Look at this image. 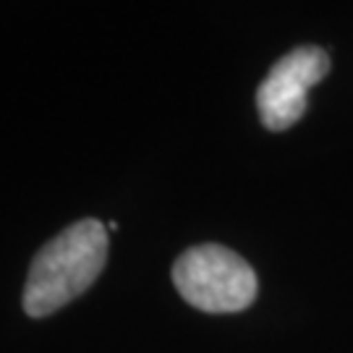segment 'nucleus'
I'll return each mask as SVG.
<instances>
[{
    "label": "nucleus",
    "mask_w": 353,
    "mask_h": 353,
    "mask_svg": "<svg viewBox=\"0 0 353 353\" xmlns=\"http://www.w3.org/2000/svg\"><path fill=\"white\" fill-rule=\"evenodd\" d=\"M108 259V228L94 217L76 220L37 252L24 285V312L48 316L100 278Z\"/></svg>",
    "instance_id": "nucleus-1"
},
{
    "label": "nucleus",
    "mask_w": 353,
    "mask_h": 353,
    "mask_svg": "<svg viewBox=\"0 0 353 353\" xmlns=\"http://www.w3.org/2000/svg\"><path fill=\"white\" fill-rule=\"evenodd\" d=\"M173 283L183 301L210 314L241 312L259 290L252 265L220 243L186 249L173 265Z\"/></svg>",
    "instance_id": "nucleus-2"
},
{
    "label": "nucleus",
    "mask_w": 353,
    "mask_h": 353,
    "mask_svg": "<svg viewBox=\"0 0 353 353\" xmlns=\"http://www.w3.org/2000/svg\"><path fill=\"white\" fill-rule=\"evenodd\" d=\"M330 74L322 48H296L270 68L256 89V108L265 128L285 131L306 113V92Z\"/></svg>",
    "instance_id": "nucleus-3"
}]
</instances>
